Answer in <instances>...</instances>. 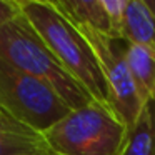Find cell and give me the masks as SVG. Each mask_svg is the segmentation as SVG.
I'll use <instances>...</instances> for the list:
<instances>
[{"label":"cell","mask_w":155,"mask_h":155,"mask_svg":"<svg viewBox=\"0 0 155 155\" xmlns=\"http://www.w3.org/2000/svg\"><path fill=\"white\" fill-rule=\"evenodd\" d=\"M18 5L20 14L92 98L102 105H108L105 77L84 34L55 8L52 0H18Z\"/></svg>","instance_id":"1"},{"label":"cell","mask_w":155,"mask_h":155,"mask_svg":"<svg viewBox=\"0 0 155 155\" xmlns=\"http://www.w3.org/2000/svg\"><path fill=\"white\" fill-rule=\"evenodd\" d=\"M0 57L18 70L45 82L70 110L95 102L22 14L0 28Z\"/></svg>","instance_id":"2"},{"label":"cell","mask_w":155,"mask_h":155,"mask_svg":"<svg viewBox=\"0 0 155 155\" xmlns=\"http://www.w3.org/2000/svg\"><path fill=\"white\" fill-rule=\"evenodd\" d=\"M44 138L55 155H122L128 127L108 105L92 102L70 110Z\"/></svg>","instance_id":"3"},{"label":"cell","mask_w":155,"mask_h":155,"mask_svg":"<svg viewBox=\"0 0 155 155\" xmlns=\"http://www.w3.org/2000/svg\"><path fill=\"white\" fill-rule=\"evenodd\" d=\"M0 108L34 130L47 132L70 107L45 82L18 70L0 57Z\"/></svg>","instance_id":"4"},{"label":"cell","mask_w":155,"mask_h":155,"mask_svg":"<svg viewBox=\"0 0 155 155\" xmlns=\"http://www.w3.org/2000/svg\"><path fill=\"white\" fill-rule=\"evenodd\" d=\"M77 28L90 44L102 68L108 92V105L130 130L137 122L138 115L142 114L145 104L138 95L135 82L132 78L130 68L125 58V48H120L117 45V40L104 34L94 32L90 28Z\"/></svg>","instance_id":"5"},{"label":"cell","mask_w":155,"mask_h":155,"mask_svg":"<svg viewBox=\"0 0 155 155\" xmlns=\"http://www.w3.org/2000/svg\"><path fill=\"white\" fill-rule=\"evenodd\" d=\"M44 134L0 108V155H48Z\"/></svg>","instance_id":"6"},{"label":"cell","mask_w":155,"mask_h":155,"mask_svg":"<svg viewBox=\"0 0 155 155\" xmlns=\"http://www.w3.org/2000/svg\"><path fill=\"white\" fill-rule=\"evenodd\" d=\"M74 25L90 28L112 38V25L102 0H52Z\"/></svg>","instance_id":"7"},{"label":"cell","mask_w":155,"mask_h":155,"mask_svg":"<svg viewBox=\"0 0 155 155\" xmlns=\"http://www.w3.org/2000/svg\"><path fill=\"white\" fill-rule=\"evenodd\" d=\"M124 42L137 44L155 57V17L145 0H128L125 8Z\"/></svg>","instance_id":"8"},{"label":"cell","mask_w":155,"mask_h":155,"mask_svg":"<svg viewBox=\"0 0 155 155\" xmlns=\"http://www.w3.org/2000/svg\"><path fill=\"white\" fill-rule=\"evenodd\" d=\"M125 58L143 104L155 102V57L140 45L127 42Z\"/></svg>","instance_id":"9"},{"label":"cell","mask_w":155,"mask_h":155,"mask_svg":"<svg viewBox=\"0 0 155 155\" xmlns=\"http://www.w3.org/2000/svg\"><path fill=\"white\" fill-rule=\"evenodd\" d=\"M122 155H155V102L143 105L135 125L128 130V138Z\"/></svg>","instance_id":"10"},{"label":"cell","mask_w":155,"mask_h":155,"mask_svg":"<svg viewBox=\"0 0 155 155\" xmlns=\"http://www.w3.org/2000/svg\"><path fill=\"white\" fill-rule=\"evenodd\" d=\"M112 25V38L117 42L124 40V24H125V8L128 0H102Z\"/></svg>","instance_id":"11"},{"label":"cell","mask_w":155,"mask_h":155,"mask_svg":"<svg viewBox=\"0 0 155 155\" xmlns=\"http://www.w3.org/2000/svg\"><path fill=\"white\" fill-rule=\"evenodd\" d=\"M20 15L18 0H0V28Z\"/></svg>","instance_id":"12"},{"label":"cell","mask_w":155,"mask_h":155,"mask_svg":"<svg viewBox=\"0 0 155 155\" xmlns=\"http://www.w3.org/2000/svg\"><path fill=\"white\" fill-rule=\"evenodd\" d=\"M145 4H147V7H148V10L153 14V17H155V0H145Z\"/></svg>","instance_id":"13"},{"label":"cell","mask_w":155,"mask_h":155,"mask_svg":"<svg viewBox=\"0 0 155 155\" xmlns=\"http://www.w3.org/2000/svg\"><path fill=\"white\" fill-rule=\"evenodd\" d=\"M48 155H55V153H52V152H50V153H48Z\"/></svg>","instance_id":"14"}]
</instances>
